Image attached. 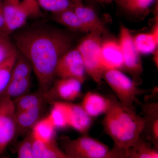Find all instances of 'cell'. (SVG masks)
<instances>
[{
    "label": "cell",
    "mask_w": 158,
    "mask_h": 158,
    "mask_svg": "<svg viewBox=\"0 0 158 158\" xmlns=\"http://www.w3.org/2000/svg\"><path fill=\"white\" fill-rule=\"evenodd\" d=\"M14 40L20 53L31 63L40 90H49L59 60L71 49V37L57 29L37 27L21 31L15 35Z\"/></svg>",
    "instance_id": "obj_1"
},
{
    "label": "cell",
    "mask_w": 158,
    "mask_h": 158,
    "mask_svg": "<svg viewBox=\"0 0 158 158\" xmlns=\"http://www.w3.org/2000/svg\"><path fill=\"white\" fill-rule=\"evenodd\" d=\"M105 114L104 128L113 140L114 147L127 149L142 136L145 121L133 108L112 98L111 106Z\"/></svg>",
    "instance_id": "obj_2"
},
{
    "label": "cell",
    "mask_w": 158,
    "mask_h": 158,
    "mask_svg": "<svg viewBox=\"0 0 158 158\" xmlns=\"http://www.w3.org/2000/svg\"><path fill=\"white\" fill-rule=\"evenodd\" d=\"M60 143L67 158H113L107 145L86 134L75 139L63 136Z\"/></svg>",
    "instance_id": "obj_3"
},
{
    "label": "cell",
    "mask_w": 158,
    "mask_h": 158,
    "mask_svg": "<svg viewBox=\"0 0 158 158\" xmlns=\"http://www.w3.org/2000/svg\"><path fill=\"white\" fill-rule=\"evenodd\" d=\"M102 35L99 32L91 31L76 48L81 56L86 73L98 85L101 84L105 71L100 58Z\"/></svg>",
    "instance_id": "obj_4"
},
{
    "label": "cell",
    "mask_w": 158,
    "mask_h": 158,
    "mask_svg": "<svg viewBox=\"0 0 158 158\" xmlns=\"http://www.w3.org/2000/svg\"><path fill=\"white\" fill-rule=\"evenodd\" d=\"M102 79L116 94L118 101L129 107L133 108L136 97L143 92V90L138 88V85L133 79L119 69H106Z\"/></svg>",
    "instance_id": "obj_5"
},
{
    "label": "cell",
    "mask_w": 158,
    "mask_h": 158,
    "mask_svg": "<svg viewBox=\"0 0 158 158\" xmlns=\"http://www.w3.org/2000/svg\"><path fill=\"white\" fill-rule=\"evenodd\" d=\"M119 45L121 48L123 65V69L128 73L138 85L141 84L140 77L143 68L140 54L136 49L133 37L127 28L122 26L119 35Z\"/></svg>",
    "instance_id": "obj_6"
},
{
    "label": "cell",
    "mask_w": 158,
    "mask_h": 158,
    "mask_svg": "<svg viewBox=\"0 0 158 158\" xmlns=\"http://www.w3.org/2000/svg\"><path fill=\"white\" fill-rule=\"evenodd\" d=\"M15 110L12 99L0 96V156L15 138Z\"/></svg>",
    "instance_id": "obj_7"
},
{
    "label": "cell",
    "mask_w": 158,
    "mask_h": 158,
    "mask_svg": "<svg viewBox=\"0 0 158 158\" xmlns=\"http://www.w3.org/2000/svg\"><path fill=\"white\" fill-rule=\"evenodd\" d=\"M86 71L80 52L77 48L69 50L60 59L56 69V77L59 78H73L84 83Z\"/></svg>",
    "instance_id": "obj_8"
},
{
    "label": "cell",
    "mask_w": 158,
    "mask_h": 158,
    "mask_svg": "<svg viewBox=\"0 0 158 158\" xmlns=\"http://www.w3.org/2000/svg\"><path fill=\"white\" fill-rule=\"evenodd\" d=\"M83 83L73 78H60L54 82L49 90L46 91L48 102L57 99L65 101H73L81 94Z\"/></svg>",
    "instance_id": "obj_9"
},
{
    "label": "cell",
    "mask_w": 158,
    "mask_h": 158,
    "mask_svg": "<svg viewBox=\"0 0 158 158\" xmlns=\"http://www.w3.org/2000/svg\"><path fill=\"white\" fill-rule=\"evenodd\" d=\"M4 34H9L18 30L25 24L31 16L27 5L23 2L12 4L3 1Z\"/></svg>",
    "instance_id": "obj_10"
},
{
    "label": "cell",
    "mask_w": 158,
    "mask_h": 158,
    "mask_svg": "<svg viewBox=\"0 0 158 158\" xmlns=\"http://www.w3.org/2000/svg\"><path fill=\"white\" fill-rule=\"evenodd\" d=\"M101 61L105 70L108 69H123V57L119 43L108 40L102 42Z\"/></svg>",
    "instance_id": "obj_11"
},
{
    "label": "cell",
    "mask_w": 158,
    "mask_h": 158,
    "mask_svg": "<svg viewBox=\"0 0 158 158\" xmlns=\"http://www.w3.org/2000/svg\"><path fill=\"white\" fill-rule=\"evenodd\" d=\"M44 106L31 110L16 111L15 113V135L14 141L31 131L41 118Z\"/></svg>",
    "instance_id": "obj_12"
},
{
    "label": "cell",
    "mask_w": 158,
    "mask_h": 158,
    "mask_svg": "<svg viewBox=\"0 0 158 158\" xmlns=\"http://www.w3.org/2000/svg\"><path fill=\"white\" fill-rule=\"evenodd\" d=\"M112 102V99L89 91L84 96L81 105L85 112L93 118L106 113Z\"/></svg>",
    "instance_id": "obj_13"
},
{
    "label": "cell",
    "mask_w": 158,
    "mask_h": 158,
    "mask_svg": "<svg viewBox=\"0 0 158 158\" xmlns=\"http://www.w3.org/2000/svg\"><path fill=\"white\" fill-rule=\"evenodd\" d=\"M73 9L90 32L96 31L102 35L107 33L106 27L92 8L81 3L74 5Z\"/></svg>",
    "instance_id": "obj_14"
},
{
    "label": "cell",
    "mask_w": 158,
    "mask_h": 158,
    "mask_svg": "<svg viewBox=\"0 0 158 158\" xmlns=\"http://www.w3.org/2000/svg\"><path fill=\"white\" fill-rule=\"evenodd\" d=\"M92 124V117L81 105L69 103V127L84 135L89 131Z\"/></svg>",
    "instance_id": "obj_15"
},
{
    "label": "cell",
    "mask_w": 158,
    "mask_h": 158,
    "mask_svg": "<svg viewBox=\"0 0 158 158\" xmlns=\"http://www.w3.org/2000/svg\"><path fill=\"white\" fill-rule=\"evenodd\" d=\"M144 107L145 113V117H143L145 121L144 131L147 130L148 135L146 139L152 141L155 147L158 148V104L153 103L144 106Z\"/></svg>",
    "instance_id": "obj_16"
},
{
    "label": "cell",
    "mask_w": 158,
    "mask_h": 158,
    "mask_svg": "<svg viewBox=\"0 0 158 158\" xmlns=\"http://www.w3.org/2000/svg\"><path fill=\"white\" fill-rule=\"evenodd\" d=\"M33 153L34 158H67L56 141L45 142L33 138Z\"/></svg>",
    "instance_id": "obj_17"
},
{
    "label": "cell",
    "mask_w": 158,
    "mask_h": 158,
    "mask_svg": "<svg viewBox=\"0 0 158 158\" xmlns=\"http://www.w3.org/2000/svg\"><path fill=\"white\" fill-rule=\"evenodd\" d=\"M54 19L57 23L73 31L82 33L90 32L73 9H66L58 13H54Z\"/></svg>",
    "instance_id": "obj_18"
},
{
    "label": "cell",
    "mask_w": 158,
    "mask_h": 158,
    "mask_svg": "<svg viewBox=\"0 0 158 158\" xmlns=\"http://www.w3.org/2000/svg\"><path fill=\"white\" fill-rule=\"evenodd\" d=\"M13 100L16 111L31 110L48 102L46 91L40 90L36 93L26 94Z\"/></svg>",
    "instance_id": "obj_19"
},
{
    "label": "cell",
    "mask_w": 158,
    "mask_h": 158,
    "mask_svg": "<svg viewBox=\"0 0 158 158\" xmlns=\"http://www.w3.org/2000/svg\"><path fill=\"white\" fill-rule=\"evenodd\" d=\"M156 0H116L118 7L128 14L136 16H145Z\"/></svg>",
    "instance_id": "obj_20"
},
{
    "label": "cell",
    "mask_w": 158,
    "mask_h": 158,
    "mask_svg": "<svg viewBox=\"0 0 158 158\" xmlns=\"http://www.w3.org/2000/svg\"><path fill=\"white\" fill-rule=\"evenodd\" d=\"M52 103V107L48 116L56 129L68 127L69 102L55 101Z\"/></svg>",
    "instance_id": "obj_21"
},
{
    "label": "cell",
    "mask_w": 158,
    "mask_h": 158,
    "mask_svg": "<svg viewBox=\"0 0 158 158\" xmlns=\"http://www.w3.org/2000/svg\"><path fill=\"white\" fill-rule=\"evenodd\" d=\"M56 130L48 116L40 118L31 130L34 139L45 142L56 141Z\"/></svg>",
    "instance_id": "obj_22"
},
{
    "label": "cell",
    "mask_w": 158,
    "mask_h": 158,
    "mask_svg": "<svg viewBox=\"0 0 158 158\" xmlns=\"http://www.w3.org/2000/svg\"><path fill=\"white\" fill-rule=\"evenodd\" d=\"M157 149L152 147L142 136L133 146L126 150V158H157Z\"/></svg>",
    "instance_id": "obj_23"
},
{
    "label": "cell",
    "mask_w": 158,
    "mask_h": 158,
    "mask_svg": "<svg viewBox=\"0 0 158 158\" xmlns=\"http://www.w3.org/2000/svg\"><path fill=\"white\" fill-rule=\"evenodd\" d=\"M31 85V77L19 80H10L6 89L0 96H7L14 99L27 93Z\"/></svg>",
    "instance_id": "obj_24"
},
{
    "label": "cell",
    "mask_w": 158,
    "mask_h": 158,
    "mask_svg": "<svg viewBox=\"0 0 158 158\" xmlns=\"http://www.w3.org/2000/svg\"><path fill=\"white\" fill-rule=\"evenodd\" d=\"M134 42L138 52L142 55L153 54L158 49V41L151 32L141 33L133 37Z\"/></svg>",
    "instance_id": "obj_25"
},
{
    "label": "cell",
    "mask_w": 158,
    "mask_h": 158,
    "mask_svg": "<svg viewBox=\"0 0 158 158\" xmlns=\"http://www.w3.org/2000/svg\"><path fill=\"white\" fill-rule=\"evenodd\" d=\"M32 71L33 69L30 62L19 53L11 70L10 80H19L31 77Z\"/></svg>",
    "instance_id": "obj_26"
},
{
    "label": "cell",
    "mask_w": 158,
    "mask_h": 158,
    "mask_svg": "<svg viewBox=\"0 0 158 158\" xmlns=\"http://www.w3.org/2000/svg\"><path fill=\"white\" fill-rule=\"evenodd\" d=\"M18 52L0 62V95L10 81L11 70L18 56Z\"/></svg>",
    "instance_id": "obj_27"
},
{
    "label": "cell",
    "mask_w": 158,
    "mask_h": 158,
    "mask_svg": "<svg viewBox=\"0 0 158 158\" xmlns=\"http://www.w3.org/2000/svg\"><path fill=\"white\" fill-rule=\"evenodd\" d=\"M33 138L31 131L26 135L25 137L19 144L17 149V157L34 158L33 153Z\"/></svg>",
    "instance_id": "obj_28"
},
{
    "label": "cell",
    "mask_w": 158,
    "mask_h": 158,
    "mask_svg": "<svg viewBox=\"0 0 158 158\" xmlns=\"http://www.w3.org/2000/svg\"><path fill=\"white\" fill-rule=\"evenodd\" d=\"M9 36L0 34V62L18 52Z\"/></svg>",
    "instance_id": "obj_29"
},
{
    "label": "cell",
    "mask_w": 158,
    "mask_h": 158,
    "mask_svg": "<svg viewBox=\"0 0 158 158\" xmlns=\"http://www.w3.org/2000/svg\"><path fill=\"white\" fill-rule=\"evenodd\" d=\"M23 2L27 6L31 16H37L40 15L41 11L37 0H23Z\"/></svg>",
    "instance_id": "obj_30"
},
{
    "label": "cell",
    "mask_w": 158,
    "mask_h": 158,
    "mask_svg": "<svg viewBox=\"0 0 158 158\" xmlns=\"http://www.w3.org/2000/svg\"><path fill=\"white\" fill-rule=\"evenodd\" d=\"M37 1L40 8L53 13H55L53 0H37Z\"/></svg>",
    "instance_id": "obj_31"
},
{
    "label": "cell",
    "mask_w": 158,
    "mask_h": 158,
    "mask_svg": "<svg viewBox=\"0 0 158 158\" xmlns=\"http://www.w3.org/2000/svg\"><path fill=\"white\" fill-rule=\"evenodd\" d=\"M4 14H3V1L0 0V34L4 35Z\"/></svg>",
    "instance_id": "obj_32"
},
{
    "label": "cell",
    "mask_w": 158,
    "mask_h": 158,
    "mask_svg": "<svg viewBox=\"0 0 158 158\" xmlns=\"http://www.w3.org/2000/svg\"><path fill=\"white\" fill-rule=\"evenodd\" d=\"M158 49L155 51L153 53V60L157 68H158Z\"/></svg>",
    "instance_id": "obj_33"
},
{
    "label": "cell",
    "mask_w": 158,
    "mask_h": 158,
    "mask_svg": "<svg viewBox=\"0 0 158 158\" xmlns=\"http://www.w3.org/2000/svg\"><path fill=\"white\" fill-rule=\"evenodd\" d=\"M99 2L104 3H110L113 2H115L116 0H96Z\"/></svg>",
    "instance_id": "obj_34"
},
{
    "label": "cell",
    "mask_w": 158,
    "mask_h": 158,
    "mask_svg": "<svg viewBox=\"0 0 158 158\" xmlns=\"http://www.w3.org/2000/svg\"><path fill=\"white\" fill-rule=\"evenodd\" d=\"M4 1L9 3H12V4H18L20 2V0H4Z\"/></svg>",
    "instance_id": "obj_35"
},
{
    "label": "cell",
    "mask_w": 158,
    "mask_h": 158,
    "mask_svg": "<svg viewBox=\"0 0 158 158\" xmlns=\"http://www.w3.org/2000/svg\"><path fill=\"white\" fill-rule=\"evenodd\" d=\"M71 1L74 4V5H77V4L83 3L84 0H71Z\"/></svg>",
    "instance_id": "obj_36"
},
{
    "label": "cell",
    "mask_w": 158,
    "mask_h": 158,
    "mask_svg": "<svg viewBox=\"0 0 158 158\" xmlns=\"http://www.w3.org/2000/svg\"></svg>",
    "instance_id": "obj_37"
}]
</instances>
